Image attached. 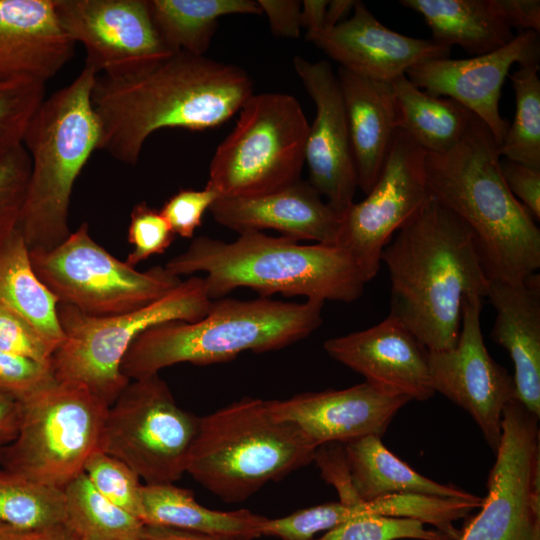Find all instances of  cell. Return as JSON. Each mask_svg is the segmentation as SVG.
I'll use <instances>...</instances> for the list:
<instances>
[{
	"instance_id": "obj_43",
	"label": "cell",
	"mask_w": 540,
	"mask_h": 540,
	"mask_svg": "<svg viewBox=\"0 0 540 540\" xmlns=\"http://www.w3.org/2000/svg\"><path fill=\"white\" fill-rule=\"evenodd\" d=\"M219 197L208 185L201 190L180 189L163 204L160 213L175 235L192 238L202 224L203 215Z\"/></svg>"
},
{
	"instance_id": "obj_42",
	"label": "cell",
	"mask_w": 540,
	"mask_h": 540,
	"mask_svg": "<svg viewBox=\"0 0 540 540\" xmlns=\"http://www.w3.org/2000/svg\"><path fill=\"white\" fill-rule=\"evenodd\" d=\"M55 381L50 364L0 350V393L23 402Z\"/></svg>"
},
{
	"instance_id": "obj_22",
	"label": "cell",
	"mask_w": 540,
	"mask_h": 540,
	"mask_svg": "<svg viewBox=\"0 0 540 540\" xmlns=\"http://www.w3.org/2000/svg\"><path fill=\"white\" fill-rule=\"evenodd\" d=\"M214 220L238 233L272 229L291 239L335 245L341 215L309 183L252 197H219L209 209Z\"/></svg>"
},
{
	"instance_id": "obj_40",
	"label": "cell",
	"mask_w": 540,
	"mask_h": 540,
	"mask_svg": "<svg viewBox=\"0 0 540 540\" xmlns=\"http://www.w3.org/2000/svg\"><path fill=\"white\" fill-rule=\"evenodd\" d=\"M175 233L160 211L146 202L137 203L130 213L128 242L134 246L126 263L135 267L152 255L164 253L175 240Z\"/></svg>"
},
{
	"instance_id": "obj_3",
	"label": "cell",
	"mask_w": 540,
	"mask_h": 540,
	"mask_svg": "<svg viewBox=\"0 0 540 540\" xmlns=\"http://www.w3.org/2000/svg\"><path fill=\"white\" fill-rule=\"evenodd\" d=\"M499 144L473 116L448 151L425 153L429 193L467 224L489 280L518 283L540 267V230L508 189Z\"/></svg>"
},
{
	"instance_id": "obj_10",
	"label": "cell",
	"mask_w": 540,
	"mask_h": 540,
	"mask_svg": "<svg viewBox=\"0 0 540 540\" xmlns=\"http://www.w3.org/2000/svg\"><path fill=\"white\" fill-rule=\"evenodd\" d=\"M22 403L18 433L0 448V465L62 490L99 449L108 405L86 387L55 381Z\"/></svg>"
},
{
	"instance_id": "obj_2",
	"label": "cell",
	"mask_w": 540,
	"mask_h": 540,
	"mask_svg": "<svg viewBox=\"0 0 540 540\" xmlns=\"http://www.w3.org/2000/svg\"><path fill=\"white\" fill-rule=\"evenodd\" d=\"M381 262L391 284L389 315L428 351L454 347L465 300L487 297L490 282L467 224L430 196L385 246Z\"/></svg>"
},
{
	"instance_id": "obj_24",
	"label": "cell",
	"mask_w": 540,
	"mask_h": 540,
	"mask_svg": "<svg viewBox=\"0 0 540 540\" xmlns=\"http://www.w3.org/2000/svg\"><path fill=\"white\" fill-rule=\"evenodd\" d=\"M487 297L496 311L491 337L514 364L516 398L540 417V275L518 283L490 280Z\"/></svg>"
},
{
	"instance_id": "obj_16",
	"label": "cell",
	"mask_w": 540,
	"mask_h": 540,
	"mask_svg": "<svg viewBox=\"0 0 540 540\" xmlns=\"http://www.w3.org/2000/svg\"><path fill=\"white\" fill-rule=\"evenodd\" d=\"M483 299L465 300L454 347L429 351L433 389L464 409L495 452L501 437L504 407L516 397L513 376L490 356L481 330Z\"/></svg>"
},
{
	"instance_id": "obj_50",
	"label": "cell",
	"mask_w": 540,
	"mask_h": 540,
	"mask_svg": "<svg viewBox=\"0 0 540 540\" xmlns=\"http://www.w3.org/2000/svg\"><path fill=\"white\" fill-rule=\"evenodd\" d=\"M327 0H304L301 2V27L306 34L317 33L323 30Z\"/></svg>"
},
{
	"instance_id": "obj_7",
	"label": "cell",
	"mask_w": 540,
	"mask_h": 540,
	"mask_svg": "<svg viewBox=\"0 0 540 540\" xmlns=\"http://www.w3.org/2000/svg\"><path fill=\"white\" fill-rule=\"evenodd\" d=\"M316 448L273 414L270 400L244 397L199 417L186 473L220 499L241 502L313 462Z\"/></svg>"
},
{
	"instance_id": "obj_49",
	"label": "cell",
	"mask_w": 540,
	"mask_h": 540,
	"mask_svg": "<svg viewBox=\"0 0 540 540\" xmlns=\"http://www.w3.org/2000/svg\"><path fill=\"white\" fill-rule=\"evenodd\" d=\"M143 538L146 540H241L155 525H145Z\"/></svg>"
},
{
	"instance_id": "obj_44",
	"label": "cell",
	"mask_w": 540,
	"mask_h": 540,
	"mask_svg": "<svg viewBox=\"0 0 540 540\" xmlns=\"http://www.w3.org/2000/svg\"><path fill=\"white\" fill-rule=\"evenodd\" d=\"M313 461L320 469L323 479L336 489L341 503L362 502L352 483L343 443L319 445L314 452Z\"/></svg>"
},
{
	"instance_id": "obj_34",
	"label": "cell",
	"mask_w": 540,
	"mask_h": 540,
	"mask_svg": "<svg viewBox=\"0 0 540 540\" xmlns=\"http://www.w3.org/2000/svg\"><path fill=\"white\" fill-rule=\"evenodd\" d=\"M63 492L0 469V522L27 531L63 523Z\"/></svg>"
},
{
	"instance_id": "obj_17",
	"label": "cell",
	"mask_w": 540,
	"mask_h": 540,
	"mask_svg": "<svg viewBox=\"0 0 540 540\" xmlns=\"http://www.w3.org/2000/svg\"><path fill=\"white\" fill-rule=\"evenodd\" d=\"M293 66L316 109L305 144L309 183L342 216L358 182L339 82L328 61L295 56Z\"/></svg>"
},
{
	"instance_id": "obj_1",
	"label": "cell",
	"mask_w": 540,
	"mask_h": 540,
	"mask_svg": "<svg viewBox=\"0 0 540 540\" xmlns=\"http://www.w3.org/2000/svg\"><path fill=\"white\" fill-rule=\"evenodd\" d=\"M253 94L241 67L185 52L139 71L97 75L91 102L100 125L98 149L135 165L155 131L215 128Z\"/></svg>"
},
{
	"instance_id": "obj_4",
	"label": "cell",
	"mask_w": 540,
	"mask_h": 540,
	"mask_svg": "<svg viewBox=\"0 0 540 540\" xmlns=\"http://www.w3.org/2000/svg\"><path fill=\"white\" fill-rule=\"evenodd\" d=\"M175 276L204 272L210 299L248 287L260 297L279 293L306 300L350 303L367 283L350 255L337 245H301L289 237L244 231L233 242L195 238L164 266Z\"/></svg>"
},
{
	"instance_id": "obj_20",
	"label": "cell",
	"mask_w": 540,
	"mask_h": 540,
	"mask_svg": "<svg viewBox=\"0 0 540 540\" xmlns=\"http://www.w3.org/2000/svg\"><path fill=\"white\" fill-rule=\"evenodd\" d=\"M306 39L340 67L374 80L392 82L415 65L448 58L451 47L397 33L380 23L361 1L353 15Z\"/></svg>"
},
{
	"instance_id": "obj_26",
	"label": "cell",
	"mask_w": 540,
	"mask_h": 540,
	"mask_svg": "<svg viewBox=\"0 0 540 540\" xmlns=\"http://www.w3.org/2000/svg\"><path fill=\"white\" fill-rule=\"evenodd\" d=\"M353 486L361 501L394 494L478 500L451 484L429 479L390 452L381 437L365 436L343 443Z\"/></svg>"
},
{
	"instance_id": "obj_47",
	"label": "cell",
	"mask_w": 540,
	"mask_h": 540,
	"mask_svg": "<svg viewBox=\"0 0 540 540\" xmlns=\"http://www.w3.org/2000/svg\"><path fill=\"white\" fill-rule=\"evenodd\" d=\"M490 5L511 29L514 27L540 32L539 0H490Z\"/></svg>"
},
{
	"instance_id": "obj_21",
	"label": "cell",
	"mask_w": 540,
	"mask_h": 540,
	"mask_svg": "<svg viewBox=\"0 0 540 540\" xmlns=\"http://www.w3.org/2000/svg\"><path fill=\"white\" fill-rule=\"evenodd\" d=\"M410 400L385 394L367 382L349 388L306 392L270 400L273 414L289 421L318 447L385 434L397 412Z\"/></svg>"
},
{
	"instance_id": "obj_39",
	"label": "cell",
	"mask_w": 540,
	"mask_h": 540,
	"mask_svg": "<svg viewBox=\"0 0 540 540\" xmlns=\"http://www.w3.org/2000/svg\"><path fill=\"white\" fill-rule=\"evenodd\" d=\"M30 172L31 159L23 144L0 159V244L18 229Z\"/></svg>"
},
{
	"instance_id": "obj_12",
	"label": "cell",
	"mask_w": 540,
	"mask_h": 540,
	"mask_svg": "<svg viewBox=\"0 0 540 540\" xmlns=\"http://www.w3.org/2000/svg\"><path fill=\"white\" fill-rule=\"evenodd\" d=\"M199 417L182 409L158 374L130 380L104 419L99 450L145 484H173L186 473Z\"/></svg>"
},
{
	"instance_id": "obj_6",
	"label": "cell",
	"mask_w": 540,
	"mask_h": 540,
	"mask_svg": "<svg viewBox=\"0 0 540 540\" xmlns=\"http://www.w3.org/2000/svg\"><path fill=\"white\" fill-rule=\"evenodd\" d=\"M96 77L84 65L70 84L43 100L25 132L31 172L18 231L29 251L53 249L71 233L72 190L100 139L91 102Z\"/></svg>"
},
{
	"instance_id": "obj_30",
	"label": "cell",
	"mask_w": 540,
	"mask_h": 540,
	"mask_svg": "<svg viewBox=\"0 0 540 540\" xmlns=\"http://www.w3.org/2000/svg\"><path fill=\"white\" fill-rule=\"evenodd\" d=\"M162 41L173 53L205 56L218 19L231 14L260 15L253 0H147Z\"/></svg>"
},
{
	"instance_id": "obj_23",
	"label": "cell",
	"mask_w": 540,
	"mask_h": 540,
	"mask_svg": "<svg viewBox=\"0 0 540 540\" xmlns=\"http://www.w3.org/2000/svg\"><path fill=\"white\" fill-rule=\"evenodd\" d=\"M74 46L58 22L54 0H0V80L46 84L72 58Z\"/></svg>"
},
{
	"instance_id": "obj_45",
	"label": "cell",
	"mask_w": 540,
	"mask_h": 540,
	"mask_svg": "<svg viewBox=\"0 0 540 540\" xmlns=\"http://www.w3.org/2000/svg\"><path fill=\"white\" fill-rule=\"evenodd\" d=\"M501 173L513 196L535 220L540 219V169L507 158L500 160Z\"/></svg>"
},
{
	"instance_id": "obj_54",
	"label": "cell",
	"mask_w": 540,
	"mask_h": 540,
	"mask_svg": "<svg viewBox=\"0 0 540 540\" xmlns=\"http://www.w3.org/2000/svg\"><path fill=\"white\" fill-rule=\"evenodd\" d=\"M126 540H146V539L143 537H140V538H132V539H126Z\"/></svg>"
},
{
	"instance_id": "obj_13",
	"label": "cell",
	"mask_w": 540,
	"mask_h": 540,
	"mask_svg": "<svg viewBox=\"0 0 540 540\" xmlns=\"http://www.w3.org/2000/svg\"><path fill=\"white\" fill-rule=\"evenodd\" d=\"M539 418L516 397L506 404L487 496L456 540H540Z\"/></svg>"
},
{
	"instance_id": "obj_32",
	"label": "cell",
	"mask_w": 540,
	"mask_h": 540,
	"mask_svg": "<svg viewBox=\"0 0 540 540\" xmlns=\"http://www.w3.org/2000/svg\"><path fill=\"white\" fill-rule=\"evenodd\" d=\"M63 524L79 540H126L143 537L145 524L105 498L84 472L63 489Z\"/></svg>"
},
{
	"instance_id": "obj_19",
	"label": "cell",
	"mask_w": 540,
	"mask_h": 540,
	"mask_svg": "<svg viewBox=\"0 0 540 540\" xmlns=\"http://www.w3.org/2000/svg\"><path fill=\"white\" fill-rule=\"evenodd\" d=\"M323 347L332 359L385 394L410 401H425L435 394L429 351L391 315L368 329L328 339Z\"/></svg>"
},
{
	"instance_id": "obj_28",
	"label": "cell",
	"mask_w": 540,
	"mask_h": 540,
	"mask_svg": "<svg viewBox=\"0 0 540 540\" xmlns=\"http://www.w3.org/2000/svg\"><path fill=\"white\" fill-rule=\"evenodd\" d=\"M400 4L424 18L433 41L458 45L474 56L490 53L514 38L490 0H401Z\"/></svg>"
},
{
	"instance_id": "obj_37",
	"label": "cell",
	"mask_w": 540,
	"mask_h": 540,
	"mask_svg": "<svg viewBox=\"0 0 540 540\" xmlns=\"http://www.w3.org/2000/svg\"><path fill=\"white\" fill-rule=\"evenodd\" d=\"M357 517L355 504L329 502L298 510L281 518H265L261 536L282 540H313L321 531H329Z\"/></svg>"
},
{
	"instance_id": "obj_5",
	"label": "cell",
	"mask_w": 540,
	"mask_h": 540,
	"mask_svg": "<svg viewBox=\"0 0 540 540\" xmlns=\"http://www.w3.org/2000/svg\"><path fill=\"white\" fill-rule=\"evenodd\" d=\"M323 305L268 297L212 300L207 314L195 322L167 321L143 331L126 352L121 372L136 380L179 363L209 365L244 351L279 350L320 327Z\"/></svg>"
},
{
	"instance_id": "obj_46",
	"label": "cell",
	"mask_w": 540,
	"mask_h": 540,
	"mask_svg": "<svg viewBox=\"0 0 540 540\" xmlns=\"http://www.w3.org/2000/svg\"><path fill=\"white\" fill-rule=\"evenodd\" d=\"M266 14L272 34L276 37L297 38L301 27V1L258 0Z\"/></svg>"
},
{
	"instance_id": "obj_15",
	"label": "cell",
	"mask_w": 540,
	"mask_h": 540,
	"mask_svg": "<svg viewBox=\"0 0 540 540\" xmlns=\"http://www.w3.org/2000/svg\"><path fill=\"white\" fill-rule=\"evenodd\" d=\"M58 22L86 50L97 75H120L153 66L174 53L162 41L147 0H54Z\"/></svg>"
},
{
	"instance_id": "obj_53",
	"label": "cell",
	"mask_w": 540,
	"mask_h": 540,
	"mask_svg": "<svg viewBox=\"0 0 540 540\" xmlns=\"http://www.w3.org/2000/svg\"><path fill=\"white\" fill-rule=\"evenodd\" d=\"M37 532L19 529L0 522V540H34Z\"/></svg>"
},
{
	"instance_id": "obj_27",
	"label": "cell",
	"mask_w": 540,
	"mask_h": 540,
	"mask_svg": "<svg viewBox=\"0 0 540 540\" xmlns=\"http://www.w3.org/2000/svg\"><path fill=\"white\" fill-rule=\"evenodd\" d=\"M141 504V520L145 525L241 540L261 537L260 527L266 518L248 509L206 508L194 499L191 491L174 484H143Z\"/></svg>"
},
{
	"instance_id": "obj_52",
	"label": "cell",
	"mask_w": 540,
	"mask_h": 540,
	"mask_svg": "<svg viewBox=\"0 0 540 540\" xmlns=\"http://www.w3.org/2000/svg\"><path fill=\"white\" fill-rule=\"evenodd\" d=\"M34 540H79L63 523L38 531Z\"/></svg>"
},
{
	"instance_id": "obj_18",
	"label": "cell",
	"mask_w": 540,
	"mask_h": 540,
	"mask_svg": "<svg viewBox=\"0 0 540 540\" xmlns=\"http://www.w3.org/2000/svg\"><path fill=\"white\" fill-rule=\"evenodd\" d=\"M540 60L539 33L522 31L505 46L468 59H434L406 72L417 87L446 96L468 109L500 144L509 123L499 111L501 90L513 64Z\"/></svg>"
},
{
	"instance_id": "obj_38",
	"label": "cell",
	"mask_w": 540,
	"mask_h": 540,
	"mask_svg": "<svg viewBox=\"0 0 540 540\" xmlns=\"http://www.w3.org/2000/svg\"><path fill=\"white\" fill-rule=\"evenodd\" d=\"M451 540L438 530L425 528L421 521L388 516L351 519L313 540Z\"/></svg>"
},
{
	"instance_id": "obj_29",
	"label": "cell",
	"mask_w": 540,
	"mask_h": 540,
	"mask_svg": "<svg viewBox=\"0 0 540 540\" xmlns=\"http://www.w3.org/2000/svg\"><path fill=\"white\" fill-rule=\"evenodd\" d=\"M399 129L425 153L450 150L464 135L473 114L457 101L431 95L402 75L392 82Z\"/></svg>"
},
{
	"instance_id": "obj_9",
	"label": "cell",
	"mask_w": 540,
	"mask_h": 540,
	"mask_svg": "<svg viewBox=\"0 0 540 540\" xmlns=\"http://www.w3.org/2000/svg\"><path fill=\"white\" fill-rule=\"evenodd\" d=\"M217 147L206 185L220 197L267 194L300 179L310 124L298 100L280 92L253 94Z\"/></svg>"
},
{
	"instance_id": "obj_36",
	"label": "cell",
	"mask_w": 540,
	"mask_h": 540,
	"mask_svg": "<svg viewBox=\"0 0 540 540\" xmlns=\"http://www.w3.org/2000/svg\"><path fill=\"white\" fill-rule=\"evenodd\" d=\"M83 472L105 498L141 520L143 484L129 466L98 449L87 459Z\"/></svg>"
},
{
	"instance_id": "obj_35",
	"label": "cell",
	"mask_w": 540,
	"mask_h": 540,
	"mask_svg": "<svg viewBox=\"0 0 540 540\" xmlns=\"http://www.w3.org/2000/svg\"><path fill=\"white\" fill-rule=\"evenodd\" d=\"M45 85L26 78L0 80V159L23 144L30 121L45 99Z\"/></svg>"
},
{
	"instance_id": "obj_11",
	"label": "cell",
	"mask_w": 540,
	"mask_h": 540,
	"mask_svg": "<svg viewBox=\"0 0 540 540\" xmlns=\"http://www.w3.org/2000/svg\"><path fill=\"white\" fill-rule=\"evenodd\" d=\"M29 257L36 276L59 304L89 316L140 309L181 283L165 267L141 272L117 259L94 241L86 222L58 246L31 250Z\"/></svg>"
},
{
	"instance_id": "obj_8",
	"label": "cell",
	"mask_w": 540,
	"mask_h": 540,
	"mask_svg": "<svg viewBox=\"0 0 540 540\" xmlns=\"http://www.w3.org/2000/svg\"><path fill=\"white\" fill-rule=\"evenodd\" d=\"M211 302L204 279L194 276L158 300L117 315L89 316L58 303L64 339L51 358L54 378L82 385L110 406L130 382L121 363L137 336L167 321L195 322L207 314Z\"/></svg>"
},
{
	"instance_id": "obj_25",
	"label": "cell",
	"mask_w": 540,
	"mask_h": 540,
	"mask_svg": "<svg viewBox=\"0 0 540 540\" xmlns=\"http://www.w3.org/2000/svg\"><path fill=\"white\" fill-rule=\"evenodd\" d=\"M354 156L358 187L375 184L399 129V110L391 82L370 79L342 67L337 71Z\"/></svg>"
},
{
	"instance_id": "obj_48",
	"label": "cell",
	"mask_w": 540,
	"mask_h": 540,
	"mask_svg": "<svg viewBox=\"0 0 540 540\" xmlns=\"http://www.w3.org/2000/svg\"><path fill=\"white\" fill-rule=\"evenodd\" d=\"M22 415V403L0 393V448L16 437Z\"/></svg>"
},
{
	"instance_id": "obj_33",
	"label": "cell",
	"mask_w": 540,
	"mask_h": 540,
	"mask_svg": "<svg viewBox=\"0 0 540 540\" xmlns=\"http://www.w3.org/2000/svg\"><path fill=\"white\" fill-rule=\"evenodd\" d=\"M508 76L515 92L516 110L499 144V153L509 160L540 169L539 61L519 64Z\"/></svg>"
},
{
	"instance_id": "obj_51",
	"label": "cell",
	"mask_w": 540,
	"mask_h": 540,
	"mask_svg": "<svg viewBox=\"0 0 540 540\" xmlns=\"http://www.w3.org/2000/svg\"><path fill=\"white\" fill-rule=\"evenodd\" d=\"M355 3V0L329 1L326 9L323 30L331 29L344 21L345 16H347L348 13L353 10Z\"/></svg>"
},
{
	"instance_id": "obj_41",
	"label": "cell",
	"mask_w": 540,
	"mask_h": 540,
	"mask_svg": "<svg viewBox=\"0 0 540 540\" xmlns=\"http://www.w3.org/2000/svg\"><path fill=\"white\" fill-rule=\"evenodd\" d=\"M58 344L20 314L0 307V350L50 364Z\"/></svg>"
},
{
	"instance_id": "obj_14",
	"label": "cell",
	"mask_w": 540,
	"mask_h": 540,
	"mask_svg": "<svg viewBox=\"0 0 540 540\" xmlns=\"http://www.w3.org/2000/svg\"><path fill=\"white\" fill-rule=\"evenodd\" d=\"M425 152L401 129L394 135L383 168L366 198L341 216L336 244L358 266L366 282L381 265V254L394 234L429 199Z\"/></svg>"
},
{
	"instance_id": "obj_31",
	"label": "cell",
	"mask_w": 540,
	"mask_h": 540,
	"mask_svg": "<svg viewBox=\"0 0 540 540\" xmlns=\"http://www.w3.org/2000/svg\"><path fill=\"white\" fill-rule=\"evenodd\" d=\"M57 306L56 297L36 276L17 229L0 244V307L20 314L59 346L64 334Z\"/></svg>"
}]
</instances>
